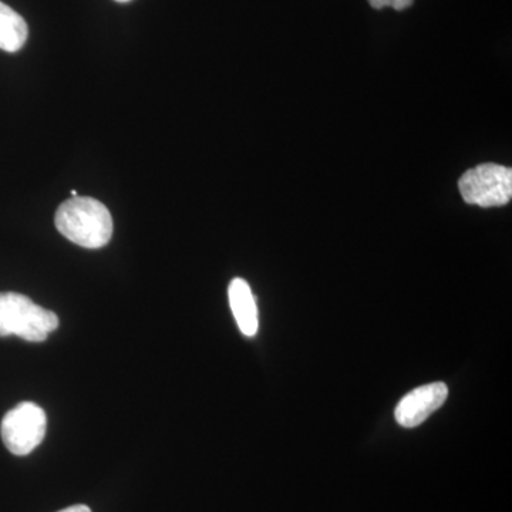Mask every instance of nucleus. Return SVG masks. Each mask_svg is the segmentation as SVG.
Segmentation results:
<instances>
[{
  "instance_id": "1",
  "label": "nucleus",
  "mask_w": 512,
  "mask_h": 512,
  "mask_svg": "<svg viewBox=\"0 0 512 512\" xmlns=\"http://www.w3.org/2000/svg\"><path fill=\"white\" fill-rule=\"evenodd\" d=\"M57 231L73 244L99 249L109 244L113 235V218L109 208L92 197H72L57 208Z\"/></svg>"
},
{
  "instance_id": "2",
  "label": "nucleus",
  "mask_w": 512,
  "mask_h": 512,
  "mask_svg": "<svg viewBox=\"0 0 512 512\" xmlns=\"http://www.w3.org/2000/svg\"><path fill=\"white\" fill-rule=\"evenodd\" d=\"M57 328L59 318L55 312L20 293H0V338L16 335L28 342H43Z\"/></svg>"
},
{
  "instance_id": "3",
  "label": "nucleus",
  "mask_w": 512,
  "mask_h": 512,
  "mask_svg": "<svg viewBox=\"0 0 512 512\" xmlns=\"http://www.w3.org/2000/svg\"><path fill=\"white\" fill-rule=\"evenodd\" d=\"M464 201L483 208L503 207L512 198L511 168L494 163L466 171L458 181Z\"/></svg>"
},
{
  "instance_id": "4",
  "label": "nucleus",
  "mask_w": 512,
  "mask_h": 512,
  "mask_svg": "<svg viewBox=\"0 0 512 512\" xmlns=\"http://www.w3.org/2000/svg\"><path fill=\"white\" fill-rule=\"evenodd\" d=\"M47 417L42 407L23 402L3 417L0 434L3 443L15 456H28L46 436Z\"/></svg>"
},
{
  "instance_id": "5",
  "label": "nucleus",
  "mask_w": 512,
  "mask_h": 512,
  "mask_svg": "<svg viewBox=\"0 0 512 512\" xmlns=\"http://www.w3.org/2000/svg\"><path fill=\"white\" fill-rule=\"evenodd\" d=\"M447 396L448 387L441 382L417 387L397 404L394 413L397 423L406 429L420 426L446 403Z\"/></svg>"
},
{
  "instance_id": "6",
  "label": "nucleus",
  "mask_w": 512,
  "mask_h": 512,
  "mask_svg": "<svg viewBox=\"0 0 512 512\" xmlns=\"http://www.w3.org/2000/svg\"><path fill=\"white\" fill-rule=\"evenodd\" d=\"M229 305H231L234 318L237 320L239 330L248 338L256 335L259 328L258 308L254 295L248 282L235 278L228 289Z\"/></svg>"
},
{
  "instance_id": "7",
  "label": "nucleus",
  "mask_w": 512,
  "mask_h": 512,
  "mask_svg": "<svg viewBox=\"0 0 512 512\" xmlns=\"http://www.w3.org/2000/svg\"><path fill=\"white\" fill-rule=\"evenodd\" d=\"M29 28L26 20L0 2V49L8 53H16L25 46L28 40Z\"/></svg>"
},
{
  "instance_id": "8",
  "label": "nucleus",
  "mask_w": 512,
  "mask_h": 512,
  "mask_svg": "<svg viewBox=\"0 0 512 512\" xmlns=\"http://www.w3.org/2000/svg\"><path fill=\"white\" fill-rule=\"evenodd\" d=\"M369 5L372 6L373 9H384L389 6V8H393L394 10H404L410 8L413 5L414 0H367Z\"/></svg>"
},
{
  "instance_id": "9",
  "label": "nucleus",
  "mask_w": 512,
  "mask_h": 512,
  "mask_svg": "<svg viewBox=\"0 0 512 512\" xmlns=\"http://www.w3.org/2000/svg\"><path fill=\"white\" fill-rule=\"evenodd\" d=\"M59 512H92L87 505L79 504V505H73V507L64 508V510Z\"/></svg>"
},
{
  "instance_id": "10",
  "label": "nucleus",
  "mask_w": 512,
  "mask_h": 512,
  "mask_svg": "<svg viewBox=\"0 0 512 512\" xmlns=\"http://www.w3.org/2000/svg\"><path fill=\"white\" fill-rule=\"evenodd\" d=\"M116 2H119V3H127V2H131V0H116Z\"/></svg>"
}]
</instances>
